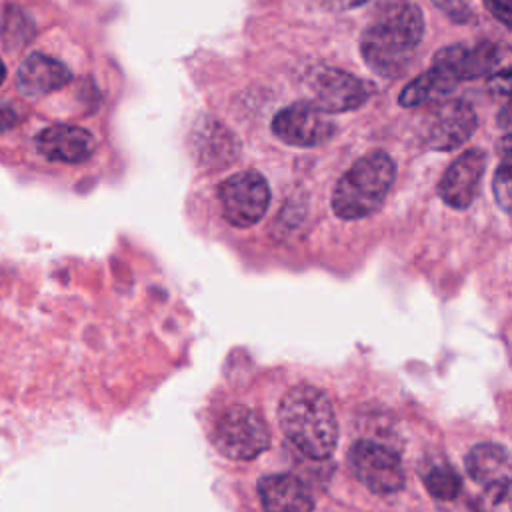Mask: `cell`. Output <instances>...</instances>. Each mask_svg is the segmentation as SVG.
<instances>
[{
	"mask_svg": "<svg viewBox=\"0 0 512 512\" xmlns=\"http://www.w3.org/2000/svg\"><path fill=\"white\" fill-rule=\"evenodd\" d=\"M424 34L420 8L410 0H378L360 36V52L372 72L398 76Z\"/></svg>",
	"mask_w": 512,
	"mask_h": 512,
	"instance_id": "6da1fadb",
	"label": "cell"
},
{
	"mask_svg": "<svg viewBox=\"0 0 512 512\" xmlns=\"http://www.w3.org/2000/svg\"><path fill=\"white\" fill-rule=\"evenodd\" d=\"M284 436L308 458H328L338 442V422L330 398L310 384L292 388L280 402Z\"/></svg>",
	"mask_w": 512,
	"mask_h": 512,
	"instance_id": "7a4b0ae2",
	"label": "cell"
},
{
	"mask_svg": "<svg viewBox=\"0 0 512 512\" xmlns=\"http://www.w3.org/2000/svg\"><path fill=\"white\" fill-rule=\"evenodd\" d=\"M396 178V166L384 152L358 158L336 182L332 210L342 220L372 216L386 200Z\"/></svg>",
	"mask_w": 512,
	"mask_h": 512,
	"instance_id": "3957f363",
	"label": "cell"
},
{
	"mask_svg": "<svg viewBox=\"0 0 512 512\" xmlns=\"http://www.w3.org/2000/svg\"><path fill=\"white\" fill-rule=\"evenodd\" d=\"M72 82V70L56 56L42 50H28L18 62L12 58L10 70V106L24 120L16 108V96L22 100H40Z\"/></svg>",
	"mask_w": 512,
	"mask_h": 512,
	"instance_id": "277c9868",
	"label": "cell"
},
{
	"mask_svg": "<svg viewBox=\"0 0 512 512\" xmlns=\"http://www.w3.org/2000/svg\"><path fill=\"white\" fill-rule=\"evenodd\" d=\"M224 218L236 228H250L262 220L270 204V188L262 174L244 170L228 176L218 190Z\"/></svg>",
	"mask_w": 512,
	"mask_h": 512,
	"instance_id": "5b68a950",
	"label": "cell"
},
{
	"mask_svg": "<svg viewBox=\"0 0 512 512\" xmlns=\"http://www.w3.org/2000/svg\"><path fill=\"white\" fill-rule=\"evenodd\" d=\"M214 440L218 450L232 460H252L270 444L264 420L246 406H234L224 412L216 424Z\"/></svg>",
	"mask_w": 512,
	"mask_h": 512,
	"instance_id": "8992f818",
	"label": "cell"
},
{
	"mask_svg": "<svg viewBox=\"0 0 512 512\" xmlns=\"http://www.w3.org/2000/svg\"><path fill=\"white\" fill-rule=\"evenodd\" d=\"M352 474L376 494H392L404 486L400 456L384 444L372 440L356 442L348 452Z\"/></svg>",
	"mask_w": 512,
	"mask_h": 512,
	"instance_id": "52a82bcc",
	"label": "cell"
},
{
	"mask_svg": "<svg viewBox=\"0 0 512 512\" xmlns=\"http://www.w3.org/2000/svg\"><path fill=\"white\" fill-rule=\"evenodd\" d=\"M272 132L284 144L310 148L328 142L336 126L312 102H296L274 116Z\"/></svg>",
	"mask_w": 512,
	"mask_h": 512,
	"instance_id": "ba28073f",
	"label": "cell"
},
{
	"mask_svg": "<svg viewBox=\"0 0 512 512\" xmlns=\"http://www.w3.org/2000/svg\"><path fill=\"white\" fill-rule=\"evenodd\" d=\"M476 124V112L468 102H440L430 110L422 138L432 150H454L474 134Z\"/></svg>",
	"mask_w": 512,
	"mask_h": 512,
	"instance_id": "9c48e42d",
	"label": "cell"
},
{
	"mask_svg": "<svg viewBox=\"0 0 512 512\" xmlns=\"http://www.w3.org/2000/svg\"><path fill=\"white\" fill-rule=\"evenodd\" d=\"M502 48L494 42H478L474 46L452 44L436 52L432 66L448 74L452 80H474L488 72H496L504 60Z\"/></svg>",
	"mask_w": 512,
	"mask_h": 512,
	"instance_id": "30bf717a",
	"label": "cell"
},
{
	"mask_svg": "<svg viewBox=\"0 0 512 512\" xmlns=\"http://www.w3.org/2000/svg\"><path fill=\"white\" fill-rule=\"evenodd\" d=\"M36 154L52 164H82L94 150L92 132L74 124H50L34 136Z\"/></svg>",
	"mask_w": 512,
	"mask_h": 512,
	"instance_id": "8fae6325",
	"label": "cell"
},
{
	"mask_svg": "<svg viewBox=\"0 0 512 512\" xmlns=\"http://www.w3.org/2000/svg\"><path fill=\"white\" fill-rule=\"evenodd\" d=\"M484 168H486V154L482 150L472 148L460 154L444 172L438 184L440 198L450 208H456V210L468 208L478 194Z\"/></svg>",
	"mask_w": 512,
	"mask_h": 512,
	"instance_id": "7c38bea8",
	"label": "cell"
},
{
	"mask_svg": "<svg viewBox=\"0 0 512 512\" xmlns=\"http://www.w3.org/2000/svg\"><path fill=\"white\" fill-rule=\"evenodd\" d=\"M314 106L324 114H338L360 108L368 96V86L344 72V70H324L314 80Z\"/></svg>",
	"mask_w": 512,
	"mask_h": 512,
	"instance_id": "4fadbf2b",
	"label": "cell"
},
{
	"mask_svg": "<svg viewBox=\"0 0 512 512\" xmlns=\"http://www.w3.org/2000/svg\"><path fill=\"white\" fill-rule=\"evenodd\" d=\"M266 512H312L314 496L308 486L292 474L264 476L258 486Z\"/></svg>",
	"mask_w": 512,
	"mask_h": 512,
	"instance_id": "5bb4252c",
	"label": "cell"
},
{
	"mask_svg": "<svg viewBox=\"0 0 512 512\" xmlns=\"http://www.w3.org/2000/svg\"><path fill=\"white\" fill-rule=\"evenodd\" d=\"M468 474L484 484H510V454L500 444H478L466 454Z\"/></svg>",
	"mask_w": 512,
	"mask_h": 512,
	"instance_id": "9a60e30c",
	"label": "cell"
},
{
	"mask_svg": "<svg viewBox=\"0 0 512 512\" xmlns=\"http://www.w3.org/2000/svg\"><path fill=\"white\" fill-rule=\"evenodd\" d=\"M196 154L204 166L214 170V166L230 164L238 154V142L228 128L214 120L204 122L202 130L196 132Z\"/></svg>",
	"mask_w": 512,
	"mask_h": 512,
	"instance_id": "2e32d148",
	"label": "cell"
},
{
	"mask_svg": "<svg viewBox=\"0 0 512 512\" xmlns=\"http://www.w3.org/2000/svg\"><path fill=\"white\" fill-rule=\"evenodd\" d=\"M456 80H452L448 74L442 70L430 66L426 72H422L418 78L408 82L404 90L398 96V102L404 108H414L426 102H436L448 96L456 88Z\"/></svg>",
	"mask_w": 512,
	"mask_h": 512,
	"instance_id": "e0dca14e",
	"label": "cell"
},
{
	"mask_svg": "<svg viewBox=\"0 0 512 512\" xmlns=\"http://www.w3.org/2000/svg\"><path fill=\"white\" fill-rule=\"evenodd\" d=\"M424 486L438 500H454L460 494L462 482L454 468L442 464V466H434L426 472Z\"/></svg>",
	"mask_w": 512,
	"mask_h": 512,
	"instance_id": "ac0fdd59",
	"label": "cell"
},
{
	"mask_svg": "<svg viewBox=\"0 0 512 512\" xmlns=\"http://www.w3.org/2000/svg\"><path fill=\"white\" fill-rule=\"evenodd\" d=\"M510 146H508V136H504V152H502V162L494 174V198L498 206L508 212L510 210Z\"/></svg>",
	"mask_w": 512,
	"mask_h": 512,
	"instance_id": "d6986e66",
	"label": "cell"
},
{
	"mask_svg": "<svg viewBox=\"0 0 512 512\" xmlns=\"http://www.w3.org/2000/svg\"><path fill=\"white\" fill-rule=\"evenodd\" d=\"M478 512H510V484L484 486L476 500Z\"/></svg>",
	"mask_w": 512,
	"mask_h": 512,
	"instance_id": "ffe728a7",
	"label": "cell"
},
{
	"mask_svg": "<svg viewBox=\"0 0 512 512\" xmlns=\"http://www.w3.org/2000/svg\"><path fill=\"white\" fill-rule=\"evenodd\" d=\"M488 88L492 94L506 98L510 92V68L504 66L502 70H496L488 80Z\"/></svg>",
	"mask_w": 512,
	"mask_h": 512,
	"instance_id": "44dd1931",
	"label": "cell"
},
{
	"mask_svg": "<svg viewBox=\"0 0 512 512\" xmlns=\"http://www.w3.org/2000/svg\"><path fill=\"white\" fill-rule=\"evenodd\" d=\"M486 8L500 20L506 28L512 26V2L510 0H484Z\"/></svg>",
	"mask_w": 512,
	"mask_h": 512,
	"instance_id": "7402d4cb",
	"label": "cell"
},
{
	"mask_svg": "<svg viewBox=\"0 0 512 512\" xmlns=\"http://www.w3.org/2000/svg\"><path fill=\"white\" fill-rule=\"evenodd\" d=\"M316 2L328 10H350V8L362 6L366 0H316Z\"/></svg>",
	"mask_w": 512,
	"mask_h": 512,
	"instance_id": "603a6c76",
	"label": "cell"
},
{
	"mask_svg": "<svg viewBox=\"0 0 512 512\" xmlns=\"http://www.w3.org/2000/svg\"><path fill=\"white\" fill-rule=\"evenodd\" d=\"M510 124V118H508V106H502V112H500V126L502 128H508Z\"/></svg>",
	"mask_w": 512,
	"mask_h": 512,
	"instance_id": "cb8c5ba5",
	"label": "cell"
}]
</instances>
